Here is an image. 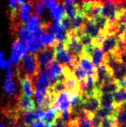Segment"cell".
<instances>
[{
  "instance_id": "cell-1",
  "label": "cell",
  "mask_w": 126,
  "mask_h": 127,
  "mask_svg": "<svg viewBox=\"0 0 126 127\" xmlns=\"http://www.w3.org/2000/svg\"><path fill=\"white\" fill-rule=\"evenodd\" d=\"M39 66L36 61L35 54L27 53L20 59V61L15 65L14 75L18 80L27 77L34 81L39 72Z\"/></svg>"
},
{
  "instance_id": "cell-2",
  "label": "cell",
  "mask_w": 126,
  "mask_h": 127,
  "mask_svg": "<svg viewBox=\"0 0 126 127\" xmlns=\"http://www.w3.org/2000/svg\"><path fill=\"white\" fill-rule=\"evenodd\" d=\"M55 61L60 66L72 68L77 64L78 59L69 54L64 42H55Z\"/></svg>"
},
{
  "instance_id": "cell-3",
  "label": "cell",
  "mask_w": 126,
  "mask_h": 127,
  "mask_svg": "<svg viewBox=\"0 0 126 127\" xmlns=\"http://www.w3.org/2000/svg\"><path fill=\"white\" fill-rule=\"evenodd\" d=\"M55 43L49 46H43L40 50L35 53L36 61L40 69L47 68L51 63L55 61Z\"/></svg>"
},
{
  "instance_id": "cell-4",
  "label": "cell",
  "mask_w": 126,
  "mask_h": 127,
  "mask_svg": "<svg viewBox=\"0 0 126 127\" xmlns=\"http://www.w3.org/2000/svg\"><path fill=\"white\" fill-rule=\"evenodd\" d=\"M101 15L107 19L109 23L117 22L121 14L117 7V1H101Z\"/></svg>"
},
{
  "instance_id": "cell-5",
  "label": "cell",
  "mask_w": 126,
  "mask_h": 127,
  "mask_svg": "<svg viewBox=\"0 0 126 127\" xmlns=\"http://www.w3.org/2000/svg\"><path fill=\"white\" fill-rule=\"evenodd\" d=\"M69 107H70V95L65 90L56 95L54 104L51 108L59 116L61 112L68 110Z\"/></svg>"
},
{
  "instance_id": "cell-6",
  "label": "cell",
  "mask_w": 126,
  "mask_h": 127,
  "mask_svg": "<svg viewBox=\"0 0 126 127\" xmlns=\"http://www.w3.org/2000/svg\"><path fill=\"white\" fill-rule=\"evenodd\" d=\"M118 39V36L116 33H108V34H106L104 36L101 48L104 55L115 52L117 51Z\"/></svg>"
},
{
  "instance_id": "cell-7",
  "label": "cell",
  "mask_w": 126,
  "mask_h": 127,
  "mask_svg": "<svg viewBox=\"0 0 126 127\" xmlns=\"http://www.w3.org/2000/svg\"><path fill=\"white\" fill-rule=\"evenodd\" d=\"M26 48L24 43L21 42L19 39H15L12 46V50L10 56L9 63L11 64L16 65L20 61V59L26 54Z\"/></svg>"
},
{
  "instance_id": "cell-8",
  "label": "cell",
  "mask_w": 126,
  "mask_h": 127,
  "mask_svg": "<svg viewBox=\"0 0 126 127\" xmlns=\"http://www.w3.org/2000/svg\"><path fill=\"white\" fill-rule=\"evenodd\" d=\"M15 105L20 113H25L31 111V110H34L35 108L34 101L21 92H19L17 96H15Z\"/></svg>"
},
{
  "instance_id": "cell-9",
  "label": "cell",
  "mask_w": 126,
  "mask_h": 127,
  "mask_svg": "<svg viewBox=\"0 0 126 127\" xmlns=\"http://www.w3.org/2000/svg\"><path fill=\"white\" fill-rule=\"evenodd\" d=\"M78 33H84V34L89 35L92 39H94L101 34V30L97 28V26L95 24L92 19L85 18L80 31Z\"/></svg>"
},
{
  "instance_id": "cell-10",
  "label": "cell",
  "mask_w": 126,
  "mask_h": 127,
  "mask_svg": "<svg viewBox=\"0 0 126 127\" xmlns=\"http://www.w3.org/2000/svg\"><path fill=\"white\" fill-rule=\"evenodd\" d=\"M51 85L46 69H39L38 75L34 80L35 90H46Z\"/></svg>"
},
{
  "instance_id": "cell-11",
  "label": "cell",
  "mask_w": 126,
  "mask_h": 127,
  "mask_svg": "<svg viewBox=\"0 0 126 127\" xmlns=\"http://www.w3.org/2000/svg\"><path fill=\"white\" fill-rule=\"evenodd\" d=\"M100 107H101V103L98 97L93 96V97L84 98L83 109H84V111L85 113H87L90 115H93Z\"/></svg>"
},
{
  "instance_id": "cell-12",
  "label": "cell",
  "mask_w": 126,
  "mask_h": 127,
  "mask_svg": "<svg viewBox=\"0 0 126 127\" xmlns=\"http://www.w3.org/2000/svg\"><path fill=\"white\" fill-rule=\"evenodd\" d=\"M114 106L113 116L117 126H126V103Z\"/></svg>"
},
{
  "instance_id": "cell-13",
  "label": "cell",
  "mask_w": 126,
  "mask_h": 127,
  "mask_svg": "<svg viewBox=\"0 0 126 127\" xmlns=\"http://www.w3.org/2000/svg\"><path fill=\"white\" fill-rule=\"evenodd\" d=\"M45 69L48 72L51 84H52L55 81H57V80L62 78V66L57 64L55 61H53L51 63V64Z\"/></svg>"
},
{
  "instance_id": "cell-14",
  "label": "cell",
  "mask_w": 126,
  "mask_h": 127,
  "mask_svg": "<svg viewBox=\"0 0 126 127\" xmlns=\"http://www.w3.org/2000/svg\"><path fill=\"white\" fill-rule=\"evenodd\" d=\"M19 84H20V91L28 97L31 98V96L34 95L35 93V86L34 81L27 77H24L19 80Z\"/></svg>"
},
{
  "instance_id": "cell-15",
  "label": "cell",
  "mask_w": 126,
  "mask_h": 127,
  "mask_svg": "<svg viewBox=\"0 0 126 127\" xmlns=\"http://www.w3.org/2000/svg\"><path fill=\"white\" fill-rule=\"evenodd\" d=\"M77 64L87 73L88 76H93L95 75V70L96 68L92 64L91 61V59L83 54L78 58Z\"/></svg>"
},
{
  "instance_id": "cell-16",
  "label": "cell",
  "mask_w": 126,
  "mask_h": 127,
  "mask_svg": "<svg viewBox=\"0 0 126 127\" xmlns=\"http://www.w3.org/2000/svg\"><path fill=\"white\" fill-rule=\"evenodd\" d=\"M19 15L20 21L25 24V23L28 20L30 16L32 15V7L31 2H24L19 6Z\"/></svg>"
},
{
  "instance_id": "cell-17",
  "label": "cell",
  "mask_w": 126,
  "mask_h": 127,
  "mask_svg": "<svg viewBox=\"0 0 126 127\" xmlns=\"http://www.w3.org/2000/svg\"><path fill=\"white\" fill-rule=\"evenodd\" d=\"M63 8H64V14L66 16L72 19H73L76 14L78 13L79 10H78V6L76 4V1H63L61 2Z\"/></svg>"
},
{
  "instance_id": "cell-18",
  "label": "cell",
  "mask_w": 126,
  "mask_h": 127,
  "mask_svg": "<svg viewBox=\"0 0 126 127\" xmlns=\"http://www.w3.org/2000/svg\"><path fill=\"white\" fill-rule=\"evenodd\" d=\"M25 45L26 48V51H28V53H31V54L37 53L43 47L39 39L33 35H30L29 39L25 43Z\"/></svg>"
},
{
  "instance_id": "cell-19",
  "label": "cell",
  "mask_w": 126,
  "mask_h": 127,
  "mask_svg": "<svg viewBox=\"0 0 126 127\" xmlns=\"http://www.w3.org/2000/svg\"><path fill=\"white\" fill-rule=\"evenodd\" d=\"M40 21L41 19L35 15H31L28 20L26 22V24L24 25L25 29L26 30L30 35H32L37 31L40 27Z\"/></svg>"
},
{
  "instance_id": "cell-20",
  "label": "cell",
  "mask_w": 126,
  "mask_h": 127,
  "mask_svg": "<svg viewBox=\"0 0 126 127\" xmlns=\"http://www.w3.org/2000/svg\"><path fill=\"white\" fill-rule=\"evenodd\" d=\"M36 121L35 117V109L21 113L19 118V123L26 127H29Z\"/></svg>"
},
{
  "instance_id": "cell-21",
  "label": "cell",
  "mask_w": 126,
  "mask_h": 127,
  "mask_svg": "<svg viewBox=\"0 0 126 127\" xmlns=\"http://www.w3.org/2000/svg\"><path fill=\"white\" fill-rule=\"evenodd\" d=\"M104 56L105 55L104 54V52H102L101 47L95 46L93 53H92L90 57L91 61L95 68H97L99 65H101V64H103L104 59Z\"/></svg>"
},
{
  "instance_id": "cell-22",
  "label": "cell",
  "mask_w": 126,
  "mask_h": 127,
  "mask_svg": "<svg viewBox=\"0 0 126 127\" xmlns=\"http://www.w3.org/2000/svg\"><path fill=\"white\" fill-rule=\"evenodd\" d=\"M3 88H4V91L6 93V95L8 96V98L15 97L19 93L17 91V86H16L15 83L13 81V79H6Z\"/></svg>"
},
{
  "instance_id": "cell-23",
  "label": "cell",
  "mask_w": 126,
  "mask_h": 127,
  "mask_svg": "<svg viewBox=\"0 0 126 127\" xmlns=\"http://www.w3.org/2000/svg\"><path fill=\"white\" fill-rule=\"evenodd\" d=\"M52 18L55 19V22H59L61 18L64 15V8H63L61 2H55V3L50 8Z\"/></svg>"
},
{
  "instance_id": "cell-24",
  "label": "cell",
  "mask_w": 126,
  "mask_h": 127,
  "mask_svg": "<svg viewBox=\"0 0 126 127\" xmlns=\"http://www.w3.org/2000/svg\"><path fill=\"white\" fill-rule=\"evenodd\" d=\"M84 19H85L84 15L82 12L78 11V13L76 14L75 17L71 19V29L79 32L82 28V25L84 23Z\"/></svg>"
},
{
  "instance_id": "cell-25",
  "label": "cell",
  "mask_w": 126,
  "mask_h": 127,
  "mask_svg": "<svg viewBox=\"0 0 126 127\" xmlns=\"http://www.w3.org/2000/svg\"><path fill=\"white\" fill-rule=\"evenodd\" d=\"M113 99V105H118L126 103V90L118 89L112 94Z\"/></svg>"
},
{
  "instance_id": "cell-26",
  "label": "cell",
  "mask_w": 126,
  "mask_h": 127,
  "mask_svg": "<svg viewBox=\"0 0 126 127\" xmlns=\"http://www.w3.org/2000/svg\"><path fill=\"white\" fill-rule=\"evenodd\" d=\"M118 89V87L117 85L116 81H110V82H106L102 84L101 85L100 91L101 94H104V93H108V94H112L116 90Z\"/></svg>"
},
{
  "instance_id": "cell-27",
  "label": "cell",
  "mask_w": 126,
  "mask_h": 127,
  "mask_svg": "<svg viewBox=\"0 0 126 127\" xmlns=\"http://www.w3.org/2000/svg\"><path fill=\"white\" fill-rule=\"evenodd\" d=\"M114 106L111 107H105V106H101L98 109V110L94 113V115L99 117L100 118L103 119L108 117H110L112 115V113L114 112Z\"/></svg>"
},
{
  "instance_id": "cell-28",
  "label": "cell",
  "mask_w": 126,
  "mask_h": 127,
  "mask_svg": "<svg viewBox=\"0 0 126 127\" xmlns=\"http://www.w3.org/2000/svg\"><path fill=\"white\" fill-rule=\"evenodd\" d=\"M57 113L55 112V110L51 107H50L45 111L44 118H43L42 121L46 122V124H52L55 121V119L57 118Z\"/></svg>"
},
{
  "instance_id": "cell-29",
  "label": "cell",
  "mask_w": 126,
  "mask_h": 127,
  "mask_svg": "<svg viewBox=\"0 0 126 127\" xmlns=\"http://www.w3.org/2000/svg\"><path fill=\"white\" fill-rule=\"evenodd\" d=\"M72 72H73L76 79L79 81V83H82L88 76L87 73H86L77 64L72 68Z\"/></svg>"
},
{
  "instance_id": "cell-30",
  "label": "cell",
  "mask_w": 126,
  "mask_h": 127,
  "mask_svg": "<svg viewBox=\"0 0 126 127\" xmlns=\"http://www.w3.org/2000/svg\"><path fill=\"white\" fill-rule=\"evenodd\" d=\"M99 100H100V103L101 106H105V107L113 106V99H112V94H108V93L101 94V96H99Z\"/></svg>"
},
{
  "instance_id": "cell-31",
  "label": "cell",
  "mask_w": 126,
  "mask_h": 127,
  "mask_svg": "<svg viewBox=\"0 0 126 127\" xmlns=\"http://www.w3.org/2000/svg\"><path fill=\"white\" fill-rule=\"evenodd\" d=\"M39 41H40L42 46H49V45H52L56 42L55 40V38L48 33H44L42 35V36L39 39Z\"/></svg>"
},
{
  "instance_id": "cell-32",
  "label": "cell",
  "mask_w": 126,
  "mask_h": 127,
  "mask_svg": "<svg viewBox=\"0 0 126 127\" xmlns=\"http://www.w3.org/2000/svg\"><path fill=\"white\" fill-rule=\"evenodd\" d=\"M45 110L42 109H35V117L36 120H43L44 116Z\"/></svg>"
},
{
  "instance_id": "cell-33",
  "label": "cell",
  "mask_w": 126,
  "mask_h": 127,
  "mask_svg": "<svg viewBox=\"0 0 126 127\" xmlns=\"http://www.w3.org/2000/svg\"><path fill=\"white\" fill-rule=\"evenodd\" d=\"M117 85L118 89H123L126 90V78L119 80V81H117Z\"/></svg>"
},
{
  "instance_id": "cell-34",
  "label": "cell",
  "mask_w": 126,
  "mask_h": 127,
  "mask_svg": "<svg viewBox=\"0 0 126 127\" xmlns=\"http://www.w3.org/2000/svg\"><path fill=\"white\" fill-rule=\"evenodd\" d=\"M31 127H46V123L42 120H36Z\"/></svg>"
},
{
  "instance_id": "cell-35",
  "label": "cell",
  "mask_w": 126,
  "mask_h": 127,
  "mask_svg": "<svg viewBox=\"0 0 126 127\" xmlns=\"http://www.w3.org/2000/svg\"><path fill=\"white\" fill-rule=\"evenodd\" d=\"M7 62H6L4 58H3V53L0 51V67L2 68H6V66H7Z\"/></svg>"
},
{
  "instance_id": "cell-36",
  "label": "cell",
  "mask_w": 126,
  "mask_h": 127,
  "mask_svg": "<svg viewBox=\"0 0 126 127\" xmlns=\"http://www.w3.org/2000/svg\"><path fill=\"white\" fill-rule=\"evenodd\" d=\"M119 19H121L123 22H125L126 23V11H121L120 14V17H119Z\"/></svg>"
},
{
  "instance_id": "cell-37",
  "label": "cell",
  "mask_w": 126,
  "mask_h": 127,
  "mask_svg": "<svg viewBox=\"0 0 126 127\" xmlns=\"http://www.w3.org/2000/svg\"><path fill=\"white\" fill-rule=\"evenodd\" d=\"M13 127H26V126H23V125H21V124H17V125L14 126H13Z\"/></svg>"
}]
</instances>
